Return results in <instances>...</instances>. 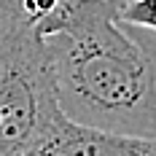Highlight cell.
Masks as SVG:
<instances>
[{"label":"cell","instance_id":"obj_5","mask_svg":"<svg viewBox=\"0 0 156 156\" xmlns=\"http://www.w3.org/2000/svg\"><path fill=\"white\" fill-rule=\"evenodd\" d=\"M126 32L137 41V46L148 54V59L154 65V73H156V35L154 32H145V30H132V27H126Z\"/></svg>","mask_w":156,"mask_h":156},{"label":"cell","instance_id":"obj_1","mask_svg":"<svg viewBox=\"0 0 156 156\" xmlns=\"http://www.w3.org/2000/svg\"><path fill=\"white\" fill-rule=\"evenodd\" d=\"M124 0H59L35 32L70 124L156 140V73L119 22Z\"/></svg>","mask_w":156,"mask_h":156},{"label":"cell","instance_id":"obj_3","mask_svg":"<svg viewBox=\"0 0 156 156\" xmlns=\"http://www.w3.org/2000/svg\"><path fill=\"white\" fill-rule=\"evenodd\" d=\"M24 156H156V140L100 132L59 116Z\"/></svg>","mask_w":156,"mask_h":156},{"label":"cell","instance_id":"obj_2","mask_svg":"<svg viewBox=\"0 0 156 156\" xmlns=\"http://www.w3.org/2000/svg\"><path fill=\"white\" fill-rule=\"evenodd\" d=\"M62 113L38 32L0 43V156H24Z\"/></svg>","mask_w":156,"mask_h":156},{"label":"cell","instance_id":"obj_4","mask_svg":"<svg viewBox=\"0 0 156 156\" xmlns=\"http://www.w3.org/2000/svg\"><path fill=\"white\" fill-rule=\"evenodd\" d=\"M119 22L132 30H145L156 35V0H126L121 5Z\"/></svg>","mask_w":156,"mask_h":156}]
</instances>
